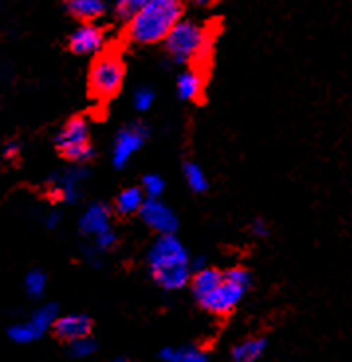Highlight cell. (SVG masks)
<instances>
[{"label":"cell","instance_id":"cell-1","mask_svg":"<svg viewBox=\"0 0 352 362\" xmlns=\"http://www.w3.org/2000/svg\"><path fill=\"white\" fill-rule=\"evenodd\" d=\"M148 270L152 280L165 291H180L191 281L187 248L173 235H160L148 250Z\"/></svg>","mask_w":352,"mask_h":362},{"label":"cell","instance_id":"cell-2","mask_svg":"<svg viewBox=\"0 0 352 362\" xmlns=\"http://www.w3.org/2000/svg\"><path fill=\"white\" fill-rule=\"evenodd\" d=\"M181 18H183L181 0H150L128 18L127 36L134 44H158L168 37V34Z\"/></svg>","mask_w":352,"mask_h":362},{"label":"cell","instance_id":"cell-3","mask_svg":"<svg viewBox=\"0 0 352 362\" xmlns=\"http://www.w3.org/2000/svg\"><path fill=\"white\" fill-rule=\"evenodd\" d=\"M165 49L175 64L193 65L201 64L213 47V36L211 30L195 20L181 18L173 30L168 34Z\"/></svg>","mask_w":352,"mask_h":362},{"label":"cell","instance_id":"cell-4","mask_svg":"<svg viewBox=\"0 0 352 362\" xmlns=\"http://www.w3.org/2000/svg\"><path fill=\"white\" fill-rule=\"evenodd\" d=\"M250 286H252V274L242 266H235L223 272V278L217 288L203 299H199L197 303L211 315H230L240 305Z\"/></svg>","mask_w":352,"mask_h":362},{"label":"cell","instance_id":"cell-5","mask_svg":"<svg viewBox=\"0 0 352 362\" xmlns=\"http://www.w3.org/2000/svg\"><path fill=\"white\" fill-rule=\"evenodd\" d=\"M122 81H124V64L118 55H99L90 65L89 89L95 99H112L122 87Z\"/></svg>","mask_w":352,"mask_h":362},{"label":"cell","instance_id":"cell-6","mask_svg":"<svg viewBox=\"0 0 352 362\" xmlns=\"http://www.w3.org/2000/svg\"><path fill=\"white\" fill-rule=\"evenodd\" d=\"M55 144H57L59 152H61L69 162L75 163L87 162V160H90L93 154H95L89 138V122L81 117L71 118V120L59 130V134L55 138Z\"/></svg>","mask_w":352,"mask_h":362},{"label":"cell","instance_id":"cell-7","mask_svg":"<svg viewBox=\"0 0 352 362\" xmlns=\"http://www.w3.org/2000/svg\"><path fill=\"white\" fill-rule=\"evenodd\" d=\"M148 140V127L146 124H130L124 127L117 136L112 144V163L115 168H127V163L132 160V156L146 144Z\"/></svg>","mask_w":352,"mask_h":362},{"label":"cell","instance_id":"cell-8","mask_svg":"<svg viewBox=\"0 0 352 362\" xmlns=\"http://www.w3.org/2000/svg\"><path fill=\"white\" fill-rule=\"evenodd\" d=\"M140 218L158 235H173L177 230V215L160 199H146L140 209Z\"/></svg>","mask_w":352,"mask_h":362},{"label":"cell","instance_id":"cell-9","mask_svg":"<svg viewBox=\"0 0 352 362\" xmlns=\"http://www.w3.org/2000/svg\"><path fill=\"white\" fill-rule=\"evenodd\" d=\"M87 180V170L83 168H69L61 173H55L49 185L52 191L67 203H75L81 197V183Z\"/></svg>","mask_w":352,"mask_h":362},{"label":"cell","instance_id":"cell-10","mask_svg":"<svg viewBox=\"0 0 352 362\" xmlns=\"http://www.w3.org/2000/svg\"><path fill=\"white\" fill-rule=\"evenodd\" d=\"M69 47L79 55H95L105 47V32L97 24H83L69 37Z\"/></svg>","mask_w":352,"mask_h":362},{"label":"cell","instance_id":"cell-11","mask_svg":"<svg viewBox=\"0 0 352 362\" xmlns=\"http://www.w3.org/2000/svg\"><path fill=\"white\" fill-rule=\"evenodd\" d=\"M93 329V321L89 315L85 313H69V315H59L55 319L54 331L59 339H64L67 343L77 341L81 337L90 335Z\"/></svg>","mask_w":352,"mask_h":362},{"label":"cell","instance_id":"cell-12","mask_svg":"<svg viewBox=\"0 0 352 362\" xmlns=\"http://www.w3.org/2000/svg\"><path fill=\"white\" fill-rule=\"evenodd\" d=\"M79 226H81V230L85 235L93 236V238L97 235H100V233L112 228V225H110L109 205H105V203H95V205H90V207L85 209V213H83L81 218H79Z\"/></svg>","mask_w":352,"mask_h":362},{"label":"cell","instance_id":"cell-13","mask_svg":"<svg viewBox=\"0 0 352 362\" xmlns=\"http://www.w3.org/2000/svg\"><path fill=\"white\" fill-rule=\"evenodd\" d=\"M268 349V341L264 337H248L236 343L230 351L233 362H258Z\"/></svg>","mask_w":352,"mask_h":362},{"label":"cell","instance_id":"cell-14","mask_svg":"<svg viewBox=\"0 0 352 362\" xmlns=\"http://www.w3.org/2000/svg\"><path fill=\"white\" fill-rule=\"evenodd\" d=\"M223 278V272L217 270V268H201L197 270L193 276H191V291H193V298L197 299H203L207 293L215 290L218 286V281Z\"/></svg>","mask_w":352,"mask_h":362},{"label":"cell","instance_id":"cell-15","mask_svg":"<svg viewBox=\"0 0 352 362\" xmlns=\"http://www.w3.org/2000/svg\"><path fill=\"white\" fill-rule=\"evenodd\" d=\"M162 362H211L209 354L199 346H163L158 353Z\"/></svg>","mask_w":352,"mask_h":362},{"label":"cell","instance_id":"cell-16","mask_svg":"<svg viewBox=\"0 0 352 362\" xmlns=\"http://www.w3.org/2000/svg\"><path fill=\"white\" fill-rule=\"evenodd\" d=\"M146 195L142 187H127L122 189L117 195V201H115V209H117L118 215L122 217H128V215H136L140 213V209L144 205Z\"/></svg>","mask_w":352,"mask_h":362},{"label":"cell","instance_id":"cell-17","mask_svg":"<svg viewBox=\"0 0 352 362\" xmlns=\"http://www.w3.org/2000/svg\"><path fill=\"white\" fill-rule=\"evenodd\" d=\"M67 8L75 18L95 22L107 12V4H105V0H69Z\"/></svg>","mask_w":352,"mask_h":362},{"label":"cell","instance_id":"cell-18","mask_svg":"<svg viewBox=\"0 0 352 362\" xmlns=\"http://www.w3.org/2000/svg\"><path fill=\"white\" fill-rule=\"evenodd\" d=\"M203 75L197 69H187L177 77V95L183 100H195L203 93Z\"/></svg>","mask_w":352,"mask_h":362},{"label":"cell","instance_id":"cell-19","mask_svg":"<svg viewBox=\"0 0 352 362\" xmlns=\"http://www.w3.org/2000/svg\"><path fill=\"white\" fill-rule=\"evenodd\" d=\"M57 317H59V309H57V305H54V303H45L42 308H37L28 321L36 327V331L40 335H44L47 329H54V323Z\"/></svg>","mask_w":352,"mask_h":362},{"label":"cell","instance_id":"cell-20","mask_svg":"<svg viewBox=\"0 0 352 362\" xmlns=\"http://www.w3.org/2000/svg\"><path fill=\"white\" fill-rule=\"evenodd\" d=\"M183 175H185V183H187V187H189L191 191H195V193L207 191L209 180L201 165H197V163L193 162L185 163V165H183Z\"/></svg>","mask_w":352,"mask_h":362},{"label":"cell","instance_id":"cell-21","mask_svg":"<svg viewBox=\"0 0 352 362\" xmlns=\"http://www.w3.org/2000/svg\"><path fill=\"white\" fill-rule=\"evenodd\" d=\"M8 337L14 341V343L28 344V343H34V341H37L42 335L37 333L36 327L32 325L30 321H24V323H16V325L10 327Z\"/></svg>","mask_w":352,"mask_h":362},{"label":"cell","instance_id":"cell-22","mask_svg":"<svg viewBox=\"0 0 352 362\" xmlns=\"http://www.w3.org/2000/svg\"><path fill=\"white\" fill-rule=\"evenodd\" d=\"M26 291L30 298H42L45 288H47V278L42 270H32L24 280Z\"/></svg>","mask_w":352,"mask_h":362},{"label":"cell","instance_id":"cell-23","mask_svg":"<svg viewBox=\"0 0 352 362\" xmlns=\"http://www.w3.org/2000/svg\"><path fill=\"white\" fill-rule=\"evenodd\" d=\"M97 349H99V344H97L95 339H90V335L81 337V339L69 343V353H71V356H75V358H87L90 354L97 353Z\"/></svg>","mask_w":352,"mask_h":362},{"label":"cell","instance_id":"cell-24","mask_svg":"<svg viewBox=\"0 0 352 362\" xmlns=\"http://www.w3.org/2000/svg\"><path fill=\"white\" fill-rule=\"evenodd\" d=\"M163 189H165V181L158 173H148L142 180V191H144L146 199H160Z\"/></svg>","mask_w":352,"mask_h":362},{"label":"cell","instance_id":"cell-25","mask_svg":"<svg viewBox=\"0 0 352 362\" xmlns=\"http://www.w3.org/2000/svg\"><path fill=\"white\" fill-rule=\"evenodd\" d=\"M156 100V93L150 87H138L132 95V103H134V109L144 112V110L152 109Z\"/></svg>","mask_w":352,"mask_h":362},{"label":"cell","instance_id":"cell-26","mask_svg":"<svg viewBox=\"0 0 352 362\" xmlns=\"http://www.w3.org/2000/svg\"><path fill=\"white\" fill-rule=\"evenodd\" d=\"M150 0H117V14L120 18L128 20L136 10H140Z\"/></svg>","mask_w":352,"mask_h":362},{"label":"cell","instance_id":"cell-27","mask_svg":"<svg viewBox=\"0 0 352 362\" xmlns=\"http://www.w3.org/2000/svg\"><path fill=\"white\" fill-rule=\"evenodd\" d=\"M117 245V233L109 228V230H105V233H100V235L95 236V246L99 248V250H110L112 246Z\"/></svg>","mask_w":352,"mask_h":362},{"label":"cell","instance_id":"cell-28","mask_svg":"<svg viewBox=\"0 0 352 362\" xmlns=\"http://www.w3.org/2000/svg\"><path fill=\"white\" fill-rule=\"evenodd\" d=\"M252 235L258 236V238H266V236L270 235V226H268V223H266L264 218H256V221H254Z\"/></svg>","mask_w":352,"mask_h":362},{"label":"cell","instance_id":"cell-29","mask_svg":"<svg viewBox=\"0 0 352 362\" xmlns=\"http://www.w3.org/2000/svg\"><path fill=\"white\" fill-rule=\"evenodd\" d=\"M20 152V146L16 144V142H10L8 146H6V150H4V156L6 158H16Z\"/></svg>","mask_w":352,"mask_h":362},{"label":"cell","instance_id":"cell-30","mask_svg":"<svg viewBox=\"0 0 352 362\" xmlns=\"http://www.w3.org/2000/svg\"><path fill=\"white\" fill-rule=\"evenodd\" d=\"M59 213H49V215H47V218H45V225L49 226V228H55V226L59 225Z\"/></svg>","mask_w":352,"mask_h":362},{"label":"cell","instance_id":"cell-31","mask_svg":"<svg viewBox=\"0 0 352 362\" xmlns=\"http://www.w3.org/2000/svg\"><path fill=\"white\" fill-rule=\"evenodd\" d=\"M195 6H211V4H215L217 0H191Z\"/></svg>","mask_w":352,"mask_h":362},{"label":"cell","instance_id":"cell-32","mask_svg":"<svg viewBox=\"0 0 352 362\" xmlns=\"http://www.w3.org/2000/svg\"><path fill=\"white\" fill-rule=\"evenodd\" d=\"M112 362H130V361H128V358H115Z\"/></svg>","mask_w":352,"mask_h":362}]
</instances>
